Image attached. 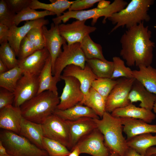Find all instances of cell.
I'll use <instances>...</instances> for the list:
<instances>
[{"label": "cell", "instance_id": "603a6c76", "mask_svg": "<svg viewBox=\"0 0 156 156\" xmlns=\"http://www.w3.org/2000/svg\"><path fill=\"white\" fill-rule=\"evenodd\" d=\"M19 135L40 148L44 150L42 142L44 134L42 124L28 120L23 118L21 122Z\"/></svg>", "mask_w": 156, "mask_h": 156}, {"label": "cell", "instance_id": "6da1fadb", "mask_svg": "<svg viewBox=\"0 0 156 156\" xmlns=\"http://www.w3.org/2000/svg\"><path fill=\"white\" fill-rule=\"evenodd\" d=\"M151 34L143 22L127 29L122 35L120 55L128 66L151 65L155 47Z\"/></svg>", "mask_w": 156, "mask_h": 156}, {"label": "cell", "instance_id": "7c38bea8", "mask_svg": "<svg viewBox=\"0 0 156 156\" xmlns=\"http://www.w3.org/2000/svg\"><path fill=\"white\" fill-rule=\"evenodd\" d=\"M86 21L77 20L70 23L58 25L60 33L68 45L81 43L85 36L96 29L95 27L86 25Z\"/></svg>", "mask_w": 156, "mask_h": 156}, {"label": "cell", "instance_id": "1f68e13d", "mask_svg": "<svg viewBox=\"0 0 156 156\" xmlns=\"http://www.w3.org/2000/svg\"><path fill=\"white\" fill-rule=\"evenodd\" d=\"M81 49L86 59L106 60L103 56L101 46L94 42L89 35L85 36L80 43Z\"/></svg>", "mask_w": 156, "mask_h": 156}, {"label": "cell", "instance_id": "ba28073f", "mask_svg": "<svg viewBox=\"0 0 156 156\" xmlns=\"http://www.w3.org/2000/svg\"><path fill=\"white\" fill-rule=\"evenodd\" d=\"M42 125L44 137L57 141L71 150L70 129L67 121L53 114Z\"/></svg>", "mask_w": 156, "mask_h": 156}, {"label": "cell", "instance_id": "4316f807", "mask_svg": "<svg viewBox=\"0 0 156 156\" xmlns=\"http://www.w3.org/2000/svg\"><path fill=\"white\" fill-rule=\"evenodd\" d=\"M129 147L131 148L141 155L145 156L147 149L156 145V135L146 133L127 140Z\"/></svg>", "mask_w": 156, "mask_h": 156}, {"label": "cell", "instance_id": "d590c367", "mask_svg": "<svg viewBox=\"0 0 156 156\" xmlns=\"http://www.w3.org/2000/svg\"><path fill=\"white\" fill-rule=\"evenodd\" d=\"M16 55L8 42L1 44L0 60L6 66L8 70L18 66V60Z\"/></svg>", "mask_w": 156, "mask_h": 156}, {"label": "cell", "instance_id": "83f0119b", "mask_svg": "<svg viewBox=\"0 0 156 156\" xmlns=\"http://www.w3.org/2000/svg\"><path fill=\"white\" fill-rule=\"evenodd\" d=\"M51 3H42L37 0H32L29 7L34 10L44 9L54 13L57 16H61L64 12L68 9L75 1L67 0H50Z\"/></svg>", "mask_w": 156, "mask_h": 156}, {"label": "cell", "instance_id": "ee69618b", "mask_svg": "<svg viewBox=\"0 0 156 156\" xmlns=\"http://www.w3.org/2000/svg\"><path fill=\"white\" fill-rule=\"evenodd\" d=\"M10 34V28L6 25L0 23V44L8 42Z\"/></svg>", "mask_w": 156, "mask_h": 156}, {"label": "cell", "instance_id": "db71d44e", "mask_svg": "<svg viewBox=\"0 0 156 156\" xmlns=\"http://www.w3.org/2000/svg\"><path fill=\"white\" fill-rule=\"evenodd\" d=\"M150 156H156V154H154L151 155Z\"/></svg>", "mask_w": 156, "mask_h": 156}, {"label": "cell", "instance_id": "f546056e", "mask_svg": "<svg viewBox=\"0 0 156 156\" xmlns=\"http://www.w3.org/2000/svg\"><path fill=\"white\" fill-rule=\"evenodd\" d=\"M86 62L98 78H111L114 68L113 61L93 59H86Z\"/></svg>", "mask_w": 156, "mask_h": 156}, {"label": "cell", "instance_id": "484cf974", "mask_svg": "<svg viewBox=\"0 0 156 156\" xmlns=\"http://www.w3.org/2000/svg\"><path fill=\"white\" fill-rule=\"evenodd\" d=\"M139 70H132L134 78L150 92L156 95V69L151 65H140Z\"/></svg>", "mask_w": 156, "mask_h": 156}, {"label": "cell", "instance_id": "d6a6232c", "mask_svg": "<svg viewBox=\"0 0 156 156\" xmlns=\"http://www.w3.org/2000/svg\"><path fill=\"white\" fill-rule=\"evenodd\" d=\"M55 15L54 13L48 11H38L29 7L16 14L13 21V25L17 26L24 21H34L43 18L47 16Z\"/></svg>", "mask_w": 156, "mask_h": 156}, {"label": "cell", "instance_id": "9a60e30c", "mask_svg": "<svg viewBox=\"0 0 156 156\" xmlns=\"http://www.w3.org/2000/svg\"><path fill=\"white\" fill-rule=\"evenodd\" d=\"M44 37L45 47L48 50L51 58L53 68L55 61L62 51L61 47L66 43V40L60 34L58 25L53 23L48 29L45 25L42 27Z\"/></svg>", "mask_w": 156, "mask_h": 156}, {"label": "cell", "instance_id": "681fc988", "mask_svg": "<svg viewBox=\"0 0 156 156\" xmlns=\"http://www.w3.org/2000/svg\"><path fill=\"white\" fill-rule=\"evenodd\" d=\"M154 154H156V147H151L147 149L145 156H150Z\"/></svg>", "mask_w": 156, "mask_h": 156}, {"label": "cell", "instance_id": "f6af8a7d", "mask_svg": "<svg viewBox=\"0 0 156 156\" xmlns=\"http://www.w3.org/2000/svg\"><path fill=\"white\" fill-rule=\"evenodd\" d=\"M123 156H144L140 155L133 149L129 147Z\"/></svg>", "mask_w": 156, "mask_h": 156}, {"label": "cell", "instance_id": "836d02e7", "mask_svg": "<svg viewBox=\"0 0 156 156\" xmlns=\"http://www.w3.org/2000/svg\"><path fill=\"white\" fill-rule=\"evenodd\" d=\"M43 149L49 156H67L69 150L61 143L44 137L42 142Z\"/></svg>", "mask_w": 156, "mask_h": 156}, {"label": "cell", "instance_id": "3957f363", "mask_svg": "<svg viewBox=\"0 0 156 156\" xmlns=\"http://www.w3.org/2000/svg\"><path fill=\"white\" fill-rule=\"evenodd\" d=\"M97 128L103 134L105 144L110 152L123 156L129 148L124 136L123 125L120 118L105 112L101 119H94Z\"/></svg>", "mask_w": 156, "mask_h": 156}, {"label": "cell", "instance_id": "7bdbcfd3", "mask_svg": "<svg viewBox=\"0 0 156 156\" xmlns=\"http://www.w3.org/2000/svg\"><path fill=\"white\" fill-rule=\"evenodd\" d=\"M100 0H77L75 1L69 8V11H79L92 7Z\"/></svg>", "mask_w": 156, "mask_h": 156}, {"label": "cell", "instance_id": "e575fe53", "mask_svg": "<svg viewBox=\"0 0 156 156\" xmlns=\"http://www.w3.org/2000/svg\"><path fill=\"white\" fill-rule=\"evenodd\" d=\"M118 83L110 78H98L92 82L91 87L106 100L113 89Z\"/></svg>", "mask_w": 156, "mask_h": 156}, {"label": "cell", "instance_id": "8fae6325", "mask_svg": "<svg viewBox=\"0 0 156 156\" xmlns=\"http://www.w3.org/2000/svg\"><path fill=\"white\" fill-rule=\"evenodd\" d=\"M75 146L80 154H87L92 156H109L110 154L103 134L97 128L82 138Z\"/></svg>", "mask_w": 156, "mask_h": 156}, {"label": "cell", "instance_id": "f1b7e54d", "mask_svg": "<svg viewBox=\"0 0 156 156\" xmlns=\"http://www.w3.org/2000/svg\"><path fill=\"white\" fill-rule=\"evenodd\" d=\"M105 103L104 99L91 87L87 94L79 104L89 107L101 118L105 112Z\"/></svg>", "mask_w": 156, "mask_h": 156}, {"label": "cell", "instance_id": "7dc6e473", "mask_svg": "<svg viewBox=\"0 0 156 156\" xmlns=\"http://www.w3.org/2000/svg\"><path fill=\"white\" fill-rule=\"evenodd\" d=\"M80 154V153L78 148L75 146L70 151L67 156H79Z\"/></svg>", "mask_w": 156, "mask_h": 156}, {"label": "cell", "instance_id": "2e32d148", "mask_svg": "<svg viewBox=\"0 0 156 156\" xmlns=\"http://www.w3.org/2000/svg\"><path fill=\"white\" fill-rule=\"evenodd\" d=\"M49 21L44 18L27 21L23 26L18 27L13 25L10 28L8 42L14 51L16 56L18 54L21 42L30 30L35 27H42L48 25Z\"/></svg>", "mask_w": 156, "mask_h": 156}, {"label": "cell", "instance_id": "d4e9b609", "mask_svg": "<svg viewBox=\"0 0 156 156\" xmlns=\"http://www.w3.org/2000/svg\"><path fill=\"white\" fill-rule=\"evenodd\" d=\"M54 114L63 120L68 121H74L84 117L99 118V117L92 109L80 104L64 110L57 109Z\"/></svg>", "mask_w": 156, "mask_h": 156}, {"label": "cell", "instance_id": "7402d4cb", "mask_svg": "<svg viewBox=\"0 0 156 156\" xmlns=\"http://www.w3.org/2000/svg\"><path fill=\"white\" fill-rule=\"evenodd\" d=\"M117 118L127 117L139 119L149 123L156 118L155 115L152 111L136 106L130 103L124 107L117 109L111 113Z\"/></svg>", "mask_w": 156, "mask_h": 156}, {"label": "cell", "instance_id": "bcb514c9", "mask_svg": "<svg viewBox=\"0 0 156 156\" xmlns=\"http://www.w3.org/2000/svg\"><path fill=\"white\" fill-rule=\"evenodd\" d=\"M110 4L111 2L109 1L100 0L98 2L97 8H104L107 7Z\"/></svg>", "mask_w": 156, "mask_h": 156}, {"label": "cell", "instance_id": "4dcf8cb0", "mask_svg": "<svg viewBox=\"0 0 156 156\" xmlns=\"http://www.w3.org/2000/svg\"><path fill=\"white\" fill-rule=\"evenodd\" d=\"M23 74L18 66L0 74V87L14 92L19 80Z\"/></svg>", "mask_w": 156, "mask_h": 156}, {"label": "cell", "instance_id": "4fadbf2b", "mask_svg": "<svg viewBox=\"0 0 156 156\" xmlns=\"http://www.w3.org/2000/svg\"><path fill=\"white\" fill-rule=\"evenodd\" d=\"M38 89V76L23 74L14 92V106L20 107L24 103L37 95Z\"/></svg>", "mask_w": 156, "mask_h": 156}, {"label": "cell", "instance_id": "b9f144b4", "mask_svg": "<svg viewBox=\"0 0 156 156\" xmlns=\"http://www.w3.org/2000/svg\"><path fill=\"white\" fill-rule=\"evenodd\" d=\"M15 95L14 92L1 88L0 90V109L7 106L12 105Z\"/></svg>", "mask_w": 156, "mask_h": 156}, {"label": "cell", "instance_id": "5b68a950", "mask_svg": "<svg viewBox=\"0 0 156 156\" xmlns=\"http://www.w3.org/2000/svg\"><path fill=\"white\" fill-rule=\"evenodd\" d=\"M128 3L123 0H114L107 7L104 8H94L79 11H69L64 12L59 16L53 18L52 20L55 25H59L62 22L66 23L71 18L77 20L86 21L92 19L91 25L94 26L97 22L98 19L101 17L104 18L102 21L103 23L106 22V20L114 14L119 12L128 4Z\"/></svg>", "mask_w": 156, "mask_h": 156}, {"label": "cell", "instance_id": "e0dca14e", "mask_svg": "<svg viewBox=\"0 0 156 156\" xmlns=\"http://www.w3.org/2000/svg\"><path fill=\"white\" fill-rule=\"evenodd\" d=\"M62 73L61 75L73 77L78 80L84 97L88 94L93 81L98 78L87 63L83 69L74 65H68Z\"/></svg>", "mask_w": 156, "mask_h": 156}, {"label": "cell", "instance_id": "74e56055", "mask_svg": "<svg viewBox=\"0 0 156 156\" xmlns=\"http://www.w3.org/2000/svg\"><path fill=\"white\" fill-rule=\"evenodd\" d=\"M26 36L37 50L45 47V44L42 27L31 29Z\"/></svg>", "mask_w": 156, "mask_h": 156}, {"label": "cell", "instance_id": "9c48e42d", "mask_svg": "<svg viewBox=\"0 0 156 156\" xmlns=\"http://www.w3.org/2000/svg\"><path fill=\"white\" fill-rule=\"evenodd\" d=\"M134 78L122 77L113 89L106 100L105 112L111 113L115 109L125 107L130 103L128 96Z\"/></svg>", "mask_w": 156, "mask_h": 156}, {"label": "cell", "instance_id": "f907efd6", "mask_svg": "<svg viewBox=\"0 0 156 156\" xmlns=\"http://www.w3.org/2000/svg\"><path fill=\"white\" fill-rule=\"evenodd\" d=\"M8 70L5 65L0 60V74L4 73Z\"/></svg>", "mask_w": 156, "mask_h": 156}, {"label": "cell", "instance_id": "8d00e7d4", "mask_svg": "<svg viewBox=\"0 0 156 156\" xmlns=\"http://www.w3.org/2000/svg\"><path fill=\"white\" fill-rule=\"evenodd\" d=\"M112 60L114 68L111 79H114L122 77L129 79L134 78L132 70L125 66L124 61L120 58L114 56L113 57Z\"/></svg>", "mask_w": 156, "mask_h": 156}, {"label": "cell", "instance_id": "ab89813d", "mask_svg": "<svg viewBox=\"0 0 156 156\" xmlns=\"http://www.w3.org/2000/svg\"><path fill=\"white\" fill-rule=\"evenodd\" d=\"M37 50L26 36L21 42L18 56V60H21L24 59Z\"/></svg>", "mask_w": 156, "mask_h": 156}, {"label": "cell", "instance_id": "8992f818", "mask_svg": "<svg viewBox=\"0 0 156 156\" xmlns=\"http://www.w3.org/2000/svg\"><path fill=\"white\" fill-rule=\"evenodd\" d=\"M0 141L11 156H49L45 150L25 137L10 131L4 130L1 131Z\"/></svg>", "mask_w": 156, "mask_h": 156}, {"label": "cell", "instance_id": "d6986e66", "mask_svg": "<svg viewBox=\"0 0 156 156\" xmlns=\"http://www.w3.org/2000/svg\"><path fill=\"white\" fill-rule=\"evenodd\" d=\"M67 121L70 129L71 150L80 140L97 128L94 119L90 117H84L74 121Z\"/></svg>", "mask_w": 156, "mask_h": 156}, {"label": "cell", "instance_id": "52a82bcc", "mask_svg": "<svg viewBox=\"0 0 156 156\" xmlns=\"http://www.w3.org/2000/svg\"><path fill=\"white\" fill-rule=\"evenodd\" d=\"M62 46L63 50L56 58L52 69L53 75L59 81L62 73L67 66L74 65L83 69L86 64V59L80 43L68 45L66 43Z\"/></svg>", "mask_w": 156, "mask_h": 156}, {"label": "cell", "instance_id": "7a4b0ae2", "mask_svg": "<svg viewBox=\"0 0 156 156\" xmlns=\"http://www.w3.org/2000/svg\"><path fill=\"white\" fill-rule=\"evenodd\" d=\"M60 102L58 94L46 91L37 94L20 107L24 118L42 124L47 118L54 114Z\"/></svg>", "mask_w": 156, "mask_h": 156}, {"label": "cell", "instance_id": "44dd1931", "mask_svg": "<svg viewBox=\"0 0 156 156\" xmlns=\"http://www.w3.org/2000/svg\"><path fill=\"white\" fill-rule=\"evenodd\" d=\"M123 125V132L129 140L138 135L149 133H156V125H151L139 119L120 118Z\"/></svg>", "mask_w": 156, "mask_h": 156}, {"label": "cell", "instance_id": "30bf717a", "mask_svg": "<svg viewBox=\"0 0 156 156\" xmlns=\"http://www.w3.org/2000/svg\"><path fill=\"white\" fill-rule=\"evenodd\" d=\"M60 79L64 81L65 85L60 97V102L57 109L64 110L80 104L84 95L78 80L71 76L61 75Z\"/></svg>", "mask_w": 156, "mask_h": 156}, {"label": "cell", "instance_id": "5bb4252c", "mask_svg": "<svg viewBox=\"0 0 156 156\" xmlns=\"http://www.w3.org/2000/svg\"><path fill=\"white\" fill-rule=\"evenodd\" d=\"M50 56L48 50L44 47L36 51L24 59L18 60V66L23 74L38 76Z\"/></svg>", "mask_w": 156, "mask_h": 156}, {"label": "cell", "instance_id": "277c9868", "mask_svg": "<svg viewBox=\"0 0 156 156\" xmlns=\"http://www.w3.org/2000/svg\"><path fill=\"white\" fill-rule=\"evenodd\" d=\"M154 2L153 0L131 1L125 8L108 18L115 25L110 33L120 27L125 26L128 29L144 21H149L150 17L148 11Z\"/></svg>", "mask_w": 156, "mask_h": 156}, {"label": "cell", "instance_id": "816d5d0a", "mask_svg": "<svg viewBox=\"0 0 156 156\" xmlns=\"http://www.w3.org/2000/svg\"><path fill=\"white\" fill-rule=\"evenodd\" d=\"M109 156H120L118 154L115 152H110Z\"/></svg>", "mask_w": 156, "mask_h": 156}, {"label": "cell", "instance_id": "f35d334b", "mask_svg": "<svg viewBox=\"0 0 156 156\" xmlns=\"http://www.w3.org/2000/svg\"><path fill=\"white\" fill-rule=\"evenodd\" d=\"M16 14L9 8L5 0L0 1V23L10 28L13 25V22Z\"/></svg>", "mask_w": 156, "mask_h": 156}, {"label": "cell", "instance_id": "c3c4849f", "mask_svg": "<svg viewBox=\"0 0 156 156\" xmlns=\"http://www.w3.org/2000/svg\"><path fill=\"white\" fill-rule=\"evenodd\" d=\"M0 156H11L7 152L5 148L0 141Z\"/></svg>", "mask_w": 156, "mask_h": 156}, {"label": "cell", "instance_id": "ffe728a7", "mask_svg": "<svg viewBox=\"0 0 156 156\" xmlns=\"http://www.w3.org/2000/svg\"><path fill=\"white\" fill-rule=\"evenodd\" d=\"M128 99L130 103L139 101L140 107L152 111L156 101V95L148 91L135 79L129 93Z\"/></svg>", "mask_w": 156, "mask_h": 156}, {"label": "cell", "instance_id": "f5cc1de1", "mask_svg": "<svg viewBox=\"0 0 156 156\" xmlns=\"http://www.w3.org/2000/svg\"><path fill=\"white\" fill-rule=\"evenodd\" d=\"M153 109L155 113H156V101L155 102L153 108Z\"/></svg>", "mask_w": 156, "mask_h": 156}, {"label": "cell", "instance_id": "cb8c5ba5", "mask_svg": "<svg viewBox=\"0 0 156 156\" xmlns=\"http://www.w3.org/2000/svg\"><path fill=\"white\" fill-rule=\"evenodd\" d=\"M52 75V65L50 56L38 76V89L37 94L49 91L58 94L57 84L59 81Z\"/></svg>", "mask_w": 156, "mask_h": 156}, {"label": "cell", "instance_id": "60d3db41", "mask_svg": "<svg viewBox=\"0 0 156 156\" xmlns=\"http://www.w3.org/2000/svg\"><path fill=\"white\" fill-rule=\"evenodd\" d=\"M8 6L14 13L17 14L29 7L32 0H5Z\"/></svg>", "mask_w": 156, "mask_h": 156}, {"label": "cell", "instance_id": "ac0fdd59", "mask_svg": "<svg viewBox=\"0 0 156 156\" xmlns=\"http://www.w3.org/2000/svg\"><path fill=\"white\" fill-rule=\"evenodd\" d=\"M23 117L20 107L10 105L0 109V127L19 134Z\"/></svg>", "mask_w": 156, "mask_h": 156}]
</instances>
